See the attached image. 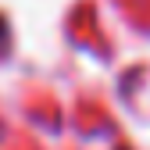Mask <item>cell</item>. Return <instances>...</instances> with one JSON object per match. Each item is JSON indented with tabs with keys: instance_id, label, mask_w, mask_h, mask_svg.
Returning a JSON list of instances; mask_svg holds the SVG:
<instances>
[{
	"instance_id": "obj_1",
	"label": "cell",
	"mask_w": 150,
	"mask_h": 150,
	"mask_svg": "<svg viewBox=\"0 0 150 150\" xmlns=\"http://www.w3.org/2000/svg\"><path fill=\"white\" fill-rule=\"evenodd\" d=\"M7 47V25H4V18H0V50Z\"/></svg>"
}]
</instances>
